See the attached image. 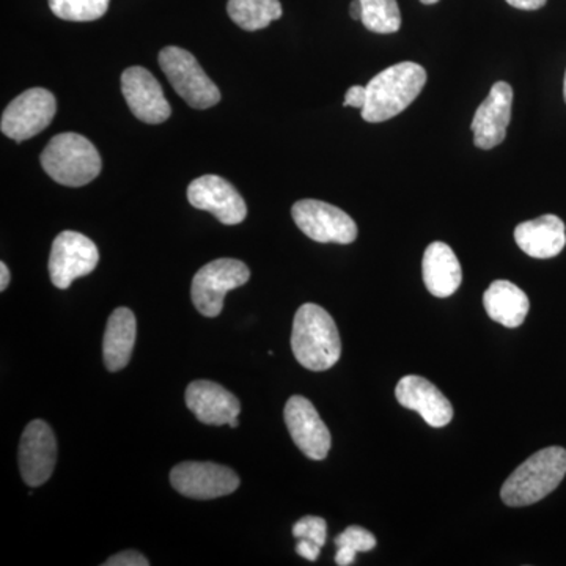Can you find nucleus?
<instances>
[{
  "mask_svg": "<svg viewBox=\"0 0 566 566\" xmlns=\"http://www.w3.org/2000/svg\"><path fill=\"white\" fill-rule=\"evenodd\" d=\"M515 241L532 259H554L566 245L565 223L556 214L520 223L515 229Z\"/></svg>",
  "mask_w": 566,
  "mask_h": 566,
  "instance_id": "obj_18",
  "label": "nucleus"
},
{
  "mask_svg": "<svg viewBox=\"0 0 566 566\" xmlns=\"http://www.w3.org/2000/svg\"><path fill=\"white\" fill-rule=\"evenodd\" d=\"M349 14H352L353 20H363V3H360V0H353L352 6H349Z\"/></svg>",
  "mask_w": 566,
  "mask_h": 566,
  "instance_id": "obj_32",
  "label": "nucleus"
},
{
  "mask_svg": "<svg viewBox=\"0 0 566 566\" xmlns=\"http://www.w3.org/2000/svg\"><path fill=\"white\" fill-rule=\"evenodd\" d=\"M547 0H506L509 6L515 7L517 10L535 11L543 9Z\"/></svg>",
  "mask_w": 566,
  "mask_h": 566,
  "instance_id": "obj_30",
  "label": "nucleus"
},
{
  "mask_svg": "<svg viewBox=\"0 0 566 566\" xmlns=\"http://www.w3.org/2000/svg\"><path fill=\"white\" fill-rule=\"evenodd\" d=\"M423 282L436 297H449L460 289L463 271L449 244L436 241L428 245L422 260Z\"/></svg>",
  "mask_w": 566,
  "mask_h": 566,
  "instance_id": "obj_19",
  "label": "nucleus"
},
{
  "mask_svg": "<svg viewBox=\"0 0 566 566\" xmlns=\"http://www.w3.org/2000/svg\"><path fill=\"white\" fill-rule=\"evenodd\" d=\"M122 92L134 117L148 125L169 120L172 107L164 96L161 84L142 66H129L122 74Z\"/></svg>",
  "mask_w": 566,
  "mask_h": 566,
  "instance_id": "obj_14",
  "label": "nucleus"
},
{
  "mask_svg": "<svg viewBox=\"0 0 566 566\" xmlns=\"http://www.w3.org/2000/svg\"><path fill=\"white\" fill-rule=\"evenodd\" d=\"M483 305L493 322L510 329L521 326L531 308L527 294L509 281L491 283L490 289L483 294Z\"/></svg>",
  "mask_w": 566,
  "mask_h": 566,
  "instance_id": "obj_21",
  "label": "nucleus"
},
{
  "mask_svg": "<svg viewBox=\"0 0 566 566\" xmlns=\"http://www.w3.org/2000/svg\"><path fill=\"white\" fill-rule=\"evenodd\" d=\"M513 88L509 82L499 81L491 87L485 102L480 104L472 120L474 144L482 150H491L505 140L512 122Z\"/></svg>",
  "mask_w": 566,
  "mask_h": 566,
  "instance_id": "obj_15",
  "label": "nucleus"
},
{
  "mask_svg": "<svg viewBox=\"0 0 566 566\" xmlns=\"http://www.w3.org/2000/svg\"><path fill=\"white\" fill-rule=\"evenodd\" d=\"M20 471L25 485L40 486L51 479L57 461L54 431L43 420H32L20 442Z\"/></svg>",
  "mask_w": 566,
  "mask_h": 566,
  "instance_id": "obj_13",
  "label": "nucleus"
},
{
  "mask_svg": "<svg viewBox=\"0 0 566 566\" xmlns=\"http://www.w3.org/2000/svg\"><path fill=\"white\" fill-rule=\"evenodd\" d=\"M292 349L297 363L326 371L340 359L342 340L333 316L316 304H304L294 315Z\"/></svg>",
  "mask_w": 566,
  "mask_h": 566,
  "instance_id": "obj_1",
  "label": "nucleus"
},
{
  "mask_svg": "<svg viewBox=\"0 0 566 566\" xmlns=\"http://www.w3.org/2000/svg\"><path fill=\"white\" fill-rule=\"evenodd\" d=\"M227 11L230 20L248 32L266 29L271 22L281 20L283 13L279 0H229Z\"/></svg>",
  "mask_w": 566,
  "mask_h": 566,
  "instance_id": "obj_22",
  "label": "nucleus"
},
{
  "mask_svg": "<svg viewBox=\"0 0 566 566\" xmlns=\"http://www.w3.org/2000/svg\"><path fill=\"white\" fill-rule=\"evenodd\" d=\"M251 271L245 263L234 259H219L205 264L193 275L191 296L197 311L208 318L221 315L223 297L234 289L245 285Z\"/></svg>",
  "mask_w": 566,
  "mask_h": 566,
  "instance_id": "obj_6",
  "label": "nucleus"
},
{
  "mask_svg": "<svg viewBox=\"0 0 566 566\" xmlns=\"http://www.w3.org/2000/svg\"><path fill=\"white\" fill-rule=\"evenodd\" d=\"M10 283V271L6 263H0V292H6Z\"/></svg>",
  "mask_w": 566,
  "mask_h": 566,
  "instance_id": "obj_31",
  "label": "nucleus"
},
{
  "mask_svg": "<svg viewBox=\"0 0 566 566\" xmlns=\"http://www.w3.org/2000/svg\"><path fill=\"white\" fill-rule=\"evenodd\" d=\"M420 2L424 3V6H433V3H438L439 0H420Z\"/></svg>",
  "mask_w": 566,
  "mask_h": 566,
  "instance_id": "obj_34",
  "label": "nucleus"
},
{
  "mask_svg": "<svg viewBox=\"0 0 566 566\" xmlns=\"http://www.w3.org/2000/svg\"><path fill=\"white\" fill-rule=\"evenodd\" d=\"M427 84V71L419 63L401 62L376 74L368 82L367 103L363 109V118L368 123H381L397 117Z\"/></svg>",
  "mask_w": 566,
  "mask_h": 566,
  "instance_id": "obj_2",
  "label": "nucleus"
},
{
  "mask_svg": "<svg viewBox=\"0 0 566 566\" xmlns=\"http://www.w3.org/2000/svg\"><path fill=\"white\" fill-rule=\"evenodd\" d=\"M564 98L566 103V71H565V80H564Z\"/></svg>",
  "mask_w": 566,
  "mask_h": 566,
  "instance_id": "obj_35",
  "label": "nucleus"
},
{
  "mask_svg": "<svg viewBox=\"0 0 566 566\" xmlns=\"http://www.w3.org/2000/svg\"><path fill=\"white\" fill-rule=\"evenodd\" d=\"M98 262V248L91 238L66 230L52 243L48 268L54 286L66 290L76 279L93 273Z\"/></svg>",
  "mask_w": 566,
  "mask_h": 566,
  "instance_id": "obj_9",
  "label": "nucleus"
},
{
  "mask_svg": "<svg viewBox=\"0 0 566 566\" xmlns=\"http://www.w3.org/2000/svg\"><path fill=\"white\" fill-rule=\"evenodd\" d=\"M363 24L370 32L395 33L401 28V13L397 0H360Z\"/></svg>",
  "mask_w": 566,
  "mask_h": 566,
  "instance_id": "obj_23",
  "label": "nucleus"
},
{
  "mask_svg": "<svg viewBox=\"0 0 566 566\" xmlns=\"http://www.w3.org/2000/svg\"><path fill=\"white\" fill-rule=\"evenodd\" d=\"M395 397L403 408L419 412L430 427L442 428L452 422L453 408L449 398L422 376L401 378L395 387Z\"/></svg>",
  "mask_w": 566,
  "mask_h": 566,
  "instance_id": "obj_16",
  "label": "nucleus"
},
{
  "mask_svg": "<svg viewBox=\"0 0 566 566\" xmlns=\"http://www.w3.org/2000/svg\"><path fill=\"white\" fill-rule=\"evenodd\" d=\"M293 221L297 229L316 243L352 244L357 226L352 216L322 200L305 199L293 205Z\"/></svg>",
  "mask_w": 566,
  "mask_h": 566,
  "instance_id": "obj_7",
  "label": "nucleus"
},
{
  "mask_svg": "<svg viewBox=\"0 0 566 566\" xmlns=\"http://www.w3.org/2000/svg\"><path fill=\"white\" fill-rule=\"evenodd\" d=\"M566 475L564 447H546L524 461L506 479L501 497L509 506H526L553 493Z\"/></svg>",
  "mask_w": 566,
  "mask_h": 566,
  "instance_id": "obj_3",
  "label": "nucleus"
},
{
  "mask_svg": "<svg viewBox=\"0 0 566 566\" xmlns=\"http://www.w3.org/2000/svg\"><path fill=\"white\" fill-rule=\"evenodd\" d=\"M283 417L294 444L305 457L315 461L327 457L333 439L329 428L323 422L312 401L301 395H293L286 401Z\"/></svg>",
  "mask_w": 566,
  "mask_h": 566,
  "instance_id": "obj_11",
  "label": "nucleus"
},
{
  "mask_svg": "<svg viewBox=\"0 0 566 566\" xmlns=\"http://www.w3.org/2000/svg\"><path fill=\"white\" fill-rule=\"evenodd\" d=\"M104 566H148L150 562L147 557L142 556L137 551H123L120 554H115L107 558L103 564Z\"/></svg>",
  "mask_w": 566,
  "mask_h": 566,
  "instance_id": "obj_27",
  "label": "nucleus"
},
{
  "mask_svg": "<svg viewBox=\"0 0 566 566\" xmlns=\"http://www.w3.org/2000/svg\"><path fill=\"white\" fill-rule=\"evenodd\" d=\"M188 200L197 210L208 211L223 226H238L248 216L241 193L218 175H203L189 185Z\"/></svg>",
  "mask_w": 566,
  "mask_h": 566,
  "instance_id": "obj_12",
  "label": "nucleus"
},
{
  "mask_svg": "<svg viewBox=\"0 0 566 566\" xmlns=\"http://www.w3.org/2000/svg\"><path fill=\"white\" fill-rule=\"evenodd\" d=\"M319 551H322V546L316 545V543L311 542V539L301 538L296 546V553L311 562H315L316 558H318Z\"/></svg>",
  "mask_w": 566,
  "mask_h": 566,
  "instance_id": "obj_29",
  "label": "nucleus"
},
{
  "mask_svg": "<svg viewBox=\"0 0 566 566\" xmlns=\"http://www.w3.org/2000/svg\"><path fill=\"white\" fill-rule=\"evenodd\" d=\"M293 536L297 539H311L323 547L327 536L326 521L318 516H305L294 524Z\"/></svg>",
  "mask_w": 566,
  "mask_h": 566,
  "instance_id": "obj_26",
  "label": "nucleus"
},
{
  "mask_svg": "<svg viewBox=\"0 0 566 566\" xmlns=\"http://www.w3.org/2000/svg\"><path fill=\"white\" fill-rule=\"evenodd\" d=\"M55 17L63 21H96L109 10L111 0H48Z\"/></svg>",
  "mask_w": 566,
  "mask_h": 566,
  "instance_id": "obj_24",
  "label": "nucleus"
},
{
  "mask_svg": "<svg viewBox=\"0 0 566 566\" xmlns=\"http://www.w3.org/2000/svg\"><path fill=\"white\" fill-rule=\"evenodd\" d=\"M186 406L205 424H229L240 416L241 403L229 390L212 381H193L186 389Z\"/></svg>",
  "mask_w": 566,
  "mask_h": 566,
  "instance_id": "obj_17",
  "label": "nucleus"
},
{
  "mask_svg": "<svg viewBox=\"0 0 566 566\" xmlns=\"http://www.w3.org/2000/svg\"><path fill=\"white\" fill-rule=\"evenodd\" d=\"M238 424H240V422H238V417H234V419L230 420L229 427L238 428Z\"/></svg>",
  "mask_w": 566,
  "mask_h": 566,
  "instance_id": "obj_33",
  "label": "nucleus"
},
{
  "mask_svg": "<svg viewBox=\"0 0 566 566\" xmlns=\"http://www.w3.org/2000/svg\"><path fill=\"white\" fill-rule=\"evenodd\" d=\"M170 483L186 497L208 501L234 493L240 488V476L227 465L186 461L175 465Z\"/></svg>",
  "mask_w": 566,
  "mask_h": 566,
  "instance_id": "obj_10",
  "label": "nucleus"
},
{
  "mask_svg": "<svg viewBox=\"0 0 566 566\" xmlns=\"http://www.w3.org/2000/svg\"><path fill=\"white\" fill-rule=\"evenodd\" d=\"M159 66L175 92L193 109H208L221 102V92L191 52L167 46L159 52Z\"/></svg>",
  "mask_w": 566,
  "mask_h": 566,
  "instance_id": "obj_5",
  "label": "nucleus"
},
{
  "mask_svg": "<svg viewBox=\"0 0 566 566\" xmlns=\"http://www.w3.org/2000/svg\"><path fill=\"white\" fill-rule=\"evenodd\" d=\"M44 172L59 185L81 188L102 174V156L87 137L63 133L52 137L41 153Z\"/></svg>",
  "mask_w": 566,
  "mask_h": 566,
  "instance_id": "obj_4",
  "label": "nucleus"
},
{
  "mask_svg": "<svg viewBox=\"0 0 566 566\" xmlns=\"http://www.w3.org/2000/svg\"><path fill=\"white\" fill-rule=\"evenodd\" d=\"M57 102L46 88H31L21 93L3 111L0 129L17 142L32 139L54 120Z\"/></svg>",
  "mask_w": 566,
  "mask_h": 566,
  "instance_id": "obj_8",
  "label": "nucleus"
},
{
  "mask_svg": "<svg viewBox=\"0 0 566 566\" xmlns=\"http://www.w3.org/2000/svg\"><path fill=\"white\" fill-rule=\"evenodd\" d=\"M137 322L133 312L118 307L112 312L103 342V359L109 371H120L132 359L136 344Z\"/></svg>",
  "mask_w": 566,
  "mask_h": 566,
  "instance_id": "obj_20",
  "label": "nucleus"
},
{
  "mask_svg": "<svg viewBox=\"0 0 566 566\" xmlns=\"http://www.w3.org/2000/svg\"><path fill=\"white\" fill-rule=\"evenodd\" d=\"M335 546L348 547L353 553H368L375 549L376 538L367 528L352 526L335 538Z\"/></svg>",
  "mask_w": 566,
  "mask_h": 566,
  "instance_id": "obj_25",
  "label": "nucleus"
},
{
  "mask_svg": "<svg viewBox=\"0 0 566 566\" xmlns=\"http://www.w3.org/2000/svg\"><path fill=\"white\" fill-rule=\"evenodd\" d=\"M367 103V87L363 85H353L346 91L345 95V107H356V109L363 111Z\"/></svg>",
  "mask_w": 566,
  "mask_h": 566,
  "instance_id": "obj_28",
  "label": "nucleus"
}]
</instances>
